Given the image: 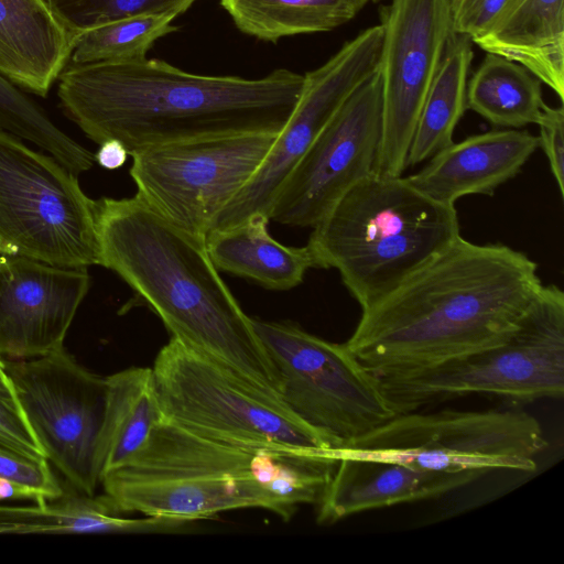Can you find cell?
Returning a JSON list of instances; mask_svg holds the SVG:
<instances>
[{"instance_id": "obj_19", "label": "cell", "mask_w": 564, "mask_h": 564, "mask_svg": "<svg viewBox=\"0 0 564 564\" xmlns=\"http://www.w3.org/2000/svg\"><path fill=\"white\" fill-rule=\"evenodd\" d=\"M72 44L43 0H0V74L24 91L45 97Z\"/></svg>"}, {"instance_id": "obj_10", "label": "cell", "mask_w": 564, "mask_h": 564, "mask_svg": "<svg viewBox=\"0 0 564 564\" xmlns=\"http://www.w3.org/2000/svg\"><path fill=\"white\" fill-rule=\"evenodd\" d=\"M251 322L275 369L283 402L337 447L395 415L378 377L346 343L325 340L294 323Z\"/></svg>"}, {"instance_id": "obj_12", "label": "cell", "mask_w": 564, "mask_h": 564, "mask_svg": "<svg viewBox=\"0 0 564 564\" xmlns=\"http://www.w3.org/2000/svg\"><path fill=\"white\" fill-rule=\"evenodd\" d=\"M19 406L48 463L75 492L95 496L107 381L62 349L4 361Z\"/></svg>"}, {"instance_id": "obj_17", "label": "cell", "mask_w": 564, "mask_h": 564, "mask_svg": "<svg viewBox=\"0 0 564 564\" xmlns=\"http://www.w3.org/2000/svg\"><path fill=\"white\" fill-rule=\"evenodd\" d=\"M486 474L433 471L387 460L341 457L317 503L316 521L328 525L367 510L437 498Z\"/></svg>"}, {"instance_id": "obj_33", "label": "cell", "mask_w": 564, "mask_h": 564, "mask_svg": "<svg viewBox=\"0 0 564 564\" xmlns=\"http://www.w3.org/2000/svg\"><path fill=\"white\" fill-rule=\"evenodd\" d=\"M128 151L118 140H107L100 144L99 150L95 154V161L107 170H116L121 167L127 159Z\"/></svg>"}, {"instance_id": "obj_34", "label": "cell", "mask_w": 564, "mask_h": 564, "mask_svg": "<svg viewBox=\"0 0 564 564\" xmlns=\"http://www.w3.org/2000/svg\"><path fill=\"white\" fill-rule=\"evenodd\" d=\"M3 500H31L33 502L45 501L34 490L8 478L0 477V501Z\"/></svg>"}, {"instance_id": "obj_8", "label": "cell", "mask_w": 564, "mask_h": 564, "mask_svg": "<svg viewBox=\"0 0 564 564\" xmlns=\"http://www.w3.org/2000/svg\"><path fill=\"white\" fill-rule=\"evenodd\" d=\"M547 447L539 421L517 405L485 411L445 409L397 414L327 456L362 457L416 468L460 473L497 469L531 473Z\"/></svg>"}, {"instance_id": "obj_25", "label": "cell", "mask_w": 564, "mask_h": 564, "mask_svg": "<svg viewBox=\"0 0 564 564\" xmlns=\"http://www.w3.org/2000/svg\"><path fill=\"white\" fill-rule=\"evenodd\" d=\"M541 84L520 64L487 53L467 82V109L503 129L536 124L546 106Z\"/></svg>"}, {"instance_id": "obj_21", "label": "cell", "mask_w": 564, "mask_h": 564, "mask_svg": "<svg viewBox=\"0 0 564 564\" xmlns=\"http://www.w3.org/2000/svg\"><path fill=\"white\" fill-rule=\"evenodd\" d=\"M191 522L167 516L126 519L115 512L102 496L78 492L33 506L0 505V534L175 533Z\"/></svg>"}, {"instance_id": "obj_23", "label": "cell", "mask_w": 564, "mask_h": 564, "mask_svg": "<svg viewBox=\"0 0 564 564\" xmlns=\"http://www.w3.org/2000/svg\"><path fill=\"white\" fill-rule=\"evenodd\" d=\"M106 381L98 446L101 478L138 455L163 419L152 368L131 367L106 377Z\"/></svg>"}, {"instance_id": "obj_18", "label": "cell", "mask_w": 564, "mask_h": 564, "mask_svg": "<svg viewBox=\"0 0 564 564\" xmlns=\"http://www.w3.org/2000/svg\"><path fill=\"white\" fill-rule=\"evenodd\" d=\"M538 148L539 138L527 130H491L453 141L406 178L425 196L455 206L465 195H494L521 172Z\"/></svg>"}, {"instance_id": "obj_4", "label": "cell", "mask_w": 564, "mask_h": 564, "mask_svg": "<svg viewBox=\"0 0 564 564\" xmlns=\"http://www.w3.org/2000/svg\"><path fill=\"white\" fill-rule=\"evenodd\" d=\"M337 460L242 447L192 433L164 417L130 462L107 473L101 495L117 513L188 521L260 508L289 521L318 503Z\"/></svg>"}, {"instance_id": "obj_15", "label": "cell", "mask_w": 564, "mask_h": 564, "mask_svg": "<svg viewBox=\"0 0 564 564\" xmlns=\"http://www.w3.org/2000/svg\"><path fill=\"white\" fill-rule=\"evenodd\" d=\"M382 130L378 70L328 121L280 187L270 220L315 227L354 185L373 173Z\"/></svg>"}, {"instance_id": "obj_9", "label": "cell", "mask_w": 564, "mask_h": 564, "mask_svg": "<svg viewBox=\"0 0 564 564\" xmlns=\"http://www.w3.org/2000/svg\"><path fill=\"white\" fill-rule=\"evenodd\" d=\"M0 254L64 268L100 265L97 200L76 174L0 130Z\"/></svg>"}, {"instance_id": "obj_11", "label": "cell", "mask_w": 564, "mask_h": 564, "mask_svg": "<svg viewBox=\"0 0 564 564\" xmlns=\"http://www.w3.org/2000/svg\"><path fill=\"white\" fill-rule=\"evenodd\" d=\"M278 133H237L134 152L137 196L165 219L205 239L216 216L254 175Z\"/></svg>"}, {"instance_id": "obj_5", "label": "cell", "mask_w": 564, "mask_h": 564, "mask_svg": "<svg viewBox=\"0 0 564 564\" xmlns=\"http://www.w3.org/2000/svg\"><path fill=\"white\" fill-rule=\"evenodd\" d=\"M312 229L306 245L316 269H336L361 311L460 236L455 206L425 196L406 177L375 173Z\"/></svg>"}, {"instance_id": "obj_7", "label": "cell", "mask_w": 564, "mask_h": 564, "mask_svg": "<svg viewBox=\"0 0 564 564\" xmlns=\"http://www.w3.org/2000/svg\"><path fill=\"white\" fill-rule=\"evenodd\" d=\"M394 414L468 394L510 405L564 394V293L544 285L503 341L412 371L377 376Z\"/></svg>"}, {"instance_id": "obj_27", "label": "cell", "mask_w": 564, "mask_h": 564, "mask_svg": "<svg viewBox=\"0 0 564 564\" xmlns=\"http://www.w3.org/2000/svg\"><path fill=\"white\" fill-rule=\"evenodd\" d=\"M0 130L44 149L70 172L88 171L95 155L63 132L23 89L0 74Z\"/></svg>"}, {"instance_id": "obj_1", "label": "cell", "mask_w": 564, "mask_h": 564, "mask_svg": "<svg viewBox=\"0 0 564 564\" xmlns=\"http://www.w3.org/2000/svg\"><path fill=\"white\" fill-rule=\"evenodd\" d=\"M543 286L525 253L459 236L361 311L346 345L376 376L429 367L507 339Z\"/></svg>"}, {"instance_id": "obj_13", "label": "cell", "mask_w": 564, "mask_h": 564, "mask_svg": "<svg viewBox=\"0 0 564 564\" xmlns=\"http://www.w3.org/2000/svg\"><path fill=\"white\" fill-rule=\"evenodd\" d=\"M380 13L383 42L381 142L373 173L399 177L415 128L455 33L449 0H389Z\"/></svg>"}, {"instance_id": "obj_24", "label": "cell", "mask_w": 564, "mask_h": 564, "mask_svg": "<svg viewBox=\"0 0 564 564\" xmlns=\"http://www.w3.org/2000/svg\"><path fill=\"white\" fill-rule=\"evenodd\" d=\"M471 43L466 35L453 34L423 105L406 166L429 160L453 142L454 130L467 109Z\"/></svg>"}, {"instance_id": "obj_28", "label": "cell", "mask_w": 564, "mask_h": 564, "mask_svg": "<svg viewBox=\"0 0 564 564\" xmlns=\"http://www.w3.org/2000/svg\"><path fill=\"white\" fill-rule=\"evenodd\" d=\"M175 18L140 15L113 21L77 35L68 63L135 61L147 57L156 40L172 33Z\"/></svg>"}, {"instance_id": "obj_2", "label": "cell", "mask_w": 564, "mask_h": 564, "mask_svg": "<svg viewBox=\"0 0 564 564\" xmlns=\"http://www.w3.org/2000/svg\"><path fill=\"white\" fill-rule=\"evenodd\" d=\"M57 95L69 117L98 144L118 140L129 155L165 143L279 133L304 75L275 69L258 79L187 73L155 58L67 63Z\"/></svg>"}, {"instance_id": "obj_3", "label": "cell", "mask_w": 564, "mask_h": 564, "mask_svg": "<svg viewBox=\"0 0 564 564\" xmlns=\"http://www.w3.org/2000/svg\"><path fill=\"white\" fill-rule=\"evenodd\" d=\"M97 231L100 265L116 272L173 338L280 395L275 369L251 317L221 279L205 239L172 224L137 195L97 200Z\"/></svg>"}, {"instance_id": "obj_14", "label": "cell", "mask_w": 564, "mask_h": 564, "mask_svg": "<svg viewBox=\"0 0 564 564\" xmlns=\"http://www.w3.org/2000/svg\"><path fill=\"white\" fill-rule=\"evenodd\" d=\"M382 42L381 23L367 28L322 66L304 74L301 97L268 155L216 216L208 232L236 226L256 214L270 216L280 187L312 143L349 96L378 70Z\"/></svg>"}, {"instance_id": "obj_6", "label": "cell", "mask_w": 564, "mask_h": 564, "mask_svg": "<svg viewBox=\"0 0 564 564\" xmlns=\"http://www.w3.org/2000/svg\"><path fill=\"white\" fill-rule=\"evenodd\" d=\"M152 372L163 417L200 436L254 449L326 456L336 444L279 394L171 337Z\"/></svg>"}, {"instance_id": "obj_16", "label": "cell", "mask_w": 564, "mask_h": 564, "mask_svg": "<svg viewBox=\"0 0 564 564\" xmlns=\"http://www.w3.org/2000/svg\"><path fill=\"white\" fill-rule=\"evenodd\" d=\"M89 283L86 268L0 254V356L31 359L64 349Z\"/></svg>"}, {"instance_id": "obj_29", "label": "cell", "mask_w": 564, "mask_h": 564, "mask_svg": "<svg viewBox=\"0 0 564 564\" xmlns=\"http://www.w3.org/2000/svg\"><path fill=\"white\" fill-rule=\"evenodd\" d=\"M43 1L73 42L83 32L127 18L140 15H170L176 18L189 9L196 0Z\"/></svg>"}, {"instance_id": "obj_20", "label": "cell", "mask_w": 564, "mask_h": 564, "mask_svg": "<svg viewBox=\"0 0 564 564\" xmlns=\"http://www.w3.org/2000/svg\"><path fill=\"white\" fill-rule=\"evenodd\" d=\"M473 43L516 62L564 99V0H509Z\"/></svg>"}, {"instance_id": "obj_35", "label": "cell", "mask_w": 564, "mask_h": 564, "mask_svg": "<svg viewBox=\"0 0 564 564\" xmlns=\"http://www.w3.org/2000/svg\"><path fill=\"white\" fill-rule=\"evenodd\" d=\"M0 391L14 394L11 380L7 372L6 362L2 361L1 359H0Z\"/></svg>"}, {"instance_id": "obj_22", "label": "cell", "mask_w": 564, "mask_h": 564, "mask_svg": "<svg viewBox=\"0 0 564 564\" xmlns=\"http://www.w3.org/2000/svg\"><path fill=\"white\" fill-rule=\"evenodd\" d=\"M270 218L256 214L240 224L207 234V252L219 271L249 279L271 290H289L303 282L316 261L307 245L289 247L273 239Z\"/></svg>"}, {"instance_id": "obj_26", "label": "cell", "mask_w": 564, "mask_h": 564, "mask_svg": "<svg viewBox=\"0 0 564 564\" xmlns=\"http://www.w3.org/2000/svg\"><path fill=\"white\" fill-rule=\"evenodd\" d=\"M368 0H220L237 28L263 41L326 32L347 23Z\"/></svg>"}, {"instance_id": "obj_31", "label": "cell", "mask_w": 564, "mask_h": 564, "mask_svg": "<svg viewBox=\"0 0 564 564\" xmlns=\"http://www.w3.org/2000/svg\"><path fill=\"white\" fill-rule=\"evenodd\" d=\"M539 147L550 164L560 194L564 196V109L545 106L539 122Z\"/></svg>"}, {"instance_id": "obj_32", "label": "cell", "mask_w": 564, "mask_h": 564, "mask_svg": "<svg viewBox=\"0 0 564 564\" xmlns=\"http://www.w3.org/2000/svg\"><path fill=\"white\" fill-rule=\"evenodd\" d=\"M509 0H449L453 30L471 42L488 30Z\"/></svg>"}, {"instance_id": "obj_30", "label": "cell", "mask_w": 564, "mask_h": 564, "mask_svg": "<svg viewBox=\"0 0 564 564\" xmlns=\"http://www.w3.org/2000/svg\"><path fill=\"white\" fill-rule=\"evenodd\" d=\"M0 447L34 457L45 458L14 394L0 391Z\"/></svg>"}]
</instances>
